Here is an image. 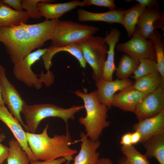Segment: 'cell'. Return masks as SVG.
Instances as JSON below:
<instances>
[{
  "instance_id": "obj_1",
  "label": "cell",
  "mask_w": 164,
  "mask_h": 164,
  "mask_svg": "<svg viewBox=\"0 0 164 164\" xmlns=\"http://www.w3.org/2000/svg\"><path fill=\"white\" fill-rule=\"evenodd\" d=\"M48 128L47 124L41 133L26 132L29 146L33 154L34 160L46 161L63 157L66 159L67 164H69L77 151L70 147L72 143L67 127L66 135H55L53 137L48 135Z\"/></svg>"
},
{
  "instance_id": "obj_2",
  "label": "cell",
  "mask_w": 164,
  "mask_h": 164,
  "mask_svg": "<svg viewBox=\"0 0 164 164\" xmlns=\"http://www.w3.org/2000/svg\"><path fill=\"white\" fill-rule=\"evenodd\" d=\"M74 93L83 99L86 110V116L79 118V123L84 126L89 138L94 141L99 140L104 130L110 124L107 120L108 108L100 101L96 91L88 94L80 90Z\"/></svg>"
},
{
  "instance_id": "obj_3",
  "label": "cell",
  "mask_w": 164,
  "mask_h": 164,
  "mask_svg": "<svg viewBox=\"0 0 164 164\" xmlns=\"http://www.w3.org/2000/svg\"><path fill=\"white\" fill-rule=\"evenodd\" d=\"M84 108L83 105H74L65 108L51 104L29 105L26 103L21 111L26 122L24 128L27 132L36 133L41 121L50 117L61 118L68 127V120L74 119L75 114Z\"/></svg>"
},
{
  "instance_id": "obj_4",
  "label": "cell",
  "mask_w": 164,
  "mask_h": 164,
  "mask_svg": "<svg viewBox=\"0 0 164 164\" xmlns=\"http://www.w3.org/2000/svg\"><path fill=\"white\" fill-rule=\"evenodd\" d=\"M0 42L13 64L23 59L33 50L38 49L29 33L21 25L0 27Z\"/></svg>"
},
{
  "instance_id": "obj_5",
  "label": "cell",
  "mask_w": 164,
  "mask_h": 164,
  "mask_svg": "<svg viewBox=\"0 0 164 164\" xmlns=\"http://www.w3.org/2000/svg\"><path fill=\"white\" fill-rule=\"evenodd\" d=\"M98 27L69 20H59L51 40V45L62 47L80 43L93 36Z\"/></svg>"
},
{
  "instance_id": "obj_6",
  "label": "cell",
  "mask_w": 164,
  "mask_h": 164,
  "mask_svg": "<svg viewBox=\"0 0 164 164\" xmlns=\"http://www.w3.org/2000/svg\"><path fill=\"white\" fill-rule=\"evenodd\" d=\"M82 50L84 58L93 69L95 80L101 79L108 51L104 38L91 36L78 43Z\"/></svg>"
},
{
  "instance_id": "obj_7",
  "label": "cell",
  "mask_w": 164,
  "mask_h": 164,
  "mask_svg": "<svg viewBox=\"0 0 164 164\" xmlns=\"http://www.w3.org/2000/svg\"><path fill=\"white\" fill-rule=\"evenodd\" d=\"M47 48L39 49L29 53L23 59L14 64L13 73L15 78L23 83L28 87L40 89L46 82V74H43L40 77H38L32 70V65L46 52Z\"/></svg>"
},
{
  "instance_id": "obj_8",
  "label": "cell",
  "mask_w": 164,
  "mask_h": 164,
  "mask_svg": "<svg viewBox=\"0 0 164 164\" xmlns=\"http://www.w3.org/2000/svg\"><path fill=\"white\" fill-rule=\"evenodd\" d=\"M0 90L4 104L7 106L10 112L25 128L20 114L23 106L26 103L13 85L9 81L4 67L0 65Z\"/></svg>"
},
{
  "instance_id": "obj_9",
  "label": "cell",
  "mask_w": 164,
  "mask_h": 164,
  "mask_svg": "<svg viewBox=\"0 0 164 164\" xmlns=\"http://www.w3.org/2000/svg\"><path fill=\"white\" fill-rule=\"evenodd\" d=\"M115 47L119 52L128 55L138 60L141 59L155 60L152 41L142 37L136 28L130 39L126 42L117 44Z\"/></svg>"
},
{
  "instance_id": "obj_10",
  "label": "cell",
  "mask_w": 164,
  "mask_h": 164,
  "mask_svg": "<svg viewBox=\"0 0 164 164\" xmlns=\"http://www.w3.org/2000/svg\"><path fill=\"white\" fill-rule=\"evenodd\" d=\"M164 110V85L147 95L134 112L139 121L154 116Z\"/></svg>"
},
{
  "instance_id": "obj_11",
  "label": "cell",
  "mask_w": 164,
  "mask_h": 164,
  "mask_svg": "<svg viewBox=\"0 0 164 164\" xmlns=\"http://www.w3.org/2000/svg\"><path fill=\"white\" fill-rule=\"evenodd\" d=\"M136 29L145 39H148L150 35L157 29H161L164 32V13L158 9L145 8L138 19Z\"/></svg>"
},
{
  "instance_id": "obj_12",
  "label": "cell",
  "mask_w": 164,
  "mask_h": 164,
  "mask_svg": "<svg viewBox=\"0 0 164 164\" xmlns=\"http://www.w3.org/2000/svg\"><path fill=\"white\" fill-rule=\"evenodd\" d=\"M134 82L129 78L118 79L111 81H107L101 79L95 80L98 97L100 101L108 108L112 107L113 96L115 93L126 87L132 85Z\"/></svg>"
},
{
  "instance_id": "obj_13",
  "label": "cell",
  "mask_w": 164,
  "mask_h": 164,
  "mask_svg": "<svg viewBox=\"0 0 164 164\" xmlns=\"http://www.w3.org/2000/svg\"><path fill=\"white\" fill-rule=\"evenodd\" d=\"M0 120L3 122L10 129L22 149L27 154L30 161L34 160L33 154L28 144L26 132L24 130L21 124L15 118L5 105L0 104Z\"/></svg>"
},
{
  "instance_id": "obj_14",
  "label": "cell",
  "mask_w": 164,
  "mask_h": 164,
  "mask_svg": "<svg viewBox=\"0 0 164 164\" xmlns=\"http://www.w3.org/2000/svg\"><path fill=\"white\" fill-rule=\"evenodd\" d=\"M131 85L114 94L112 106L125 111L134 113L139 104L147 95L133 89Z\"/></svg>"
},
{
  "instance_id": "obj_15",
  "label": "cell",
  "mask_w": 164,
  "mask_h": 164,
  "mask_svg": "<svg viewBox=\"0 0 164 164\" xmlns=\"http://www.w3.org/2000/svg\"><path fill=\"white\" fill-rule=\"evenodd\" d=\"M59 19L46 20L39 23L21 24L29 33L38 48L43 46L47 41L51 40Z\"/></svg>"
},
{
  "instance_id": "obj_16",
  "label": "cell",
  "mask_w": 164,
  "mask_h": 164,
  "mask_svg": "<svg viewBox=\"0 0 164 164\" xmlns=\"http://www.w3.org/2000/svg\"><path fill=\"white\" fill-rule=\"evenodd\" d=\"M133 128L140 134L141 143L151 137L164 133V110L154 116L139 121Z\"/></svg>"
},
{
  "instance_id": "obj_17",
  "label": "cell",
  "mask_w": 164,
  "mask_h": 164,
  "mask_svg": "<svg viewBox=\"0 0 164 164\" xmlns=\"http://www.w3.org/2000/svg\"><path fill=\"white\" fill-rule=\"evenodd\" d=\"M37 6L41 16L45 17L46 20L59 19L66 13L77 7L85 6L83 1L78 0L58 3L39 2Z\"/></svg>"
},
{
  "instance_id": "obj_18",
  "label": "cell",
  "mask_w": 164,
  "mask_h": 164,
  "mask_svg": "<svg viewBox=\"0 0 164 164\" xmlns=\"http://www.w3.org/2000/svg\"><path fill=\"white\" fill-rule=\"evenodd\" d=\"M80 136V149L73 164H96L99 159L100 153L97 150L100 146V142L91 140L83 132Z\"/></svg>"
},
{
  "instance_id": "obj_19",
  "label": "cell",
  "mask_w": 164,
  "mask_h": 164,
  "mask_svg": "<svg viewBox=\"0 0 164 164\" xmlns=\"http://www.w3.org/2000/svg\"><path fill=\"white\" fill-rule=\"evenodd\" d=\"M121 35L120 30L114 28L110 30L109 33L106 34V36L104 38L105 42L108 46V49L101 78L104 80L107 81L113 80V74L116 68L114 63V49Z\"/></svg>"
},
{
  "instance_id": "obj_20",
  "label": "cell",
  "mask_w": 164,
  "mask_h": 164,
  "mask_svg": "<svg viewBox=\"0 0 164 164\" xmlns=\"http://www.w3.org/2000/svg\"><path fill=\"white\" fill-rule=\"evenodd\" d=\"M125 11L122 9H115L105 12L96 13L80 9L77 12L78 19L80 21H101L121 24Z\"/></svg>"
},
{
  "instance_id": "obj_21",
  "label": "cell",
  "mask_w": 164,
  "mask_h": 164,
  "mask_svg": "<svg viewBox=\"0 0 164 164\" xmlns=\"http://www.w3.org/2000/svg\"><path fill=\"white\" fill-rule=\"evenodd\" d=\"M61 51L69 53L78 60L82 67H86L87 63L84 58L81 47L78 44H71L62 47L51 45L47 48V51L41 57L45 68L47 71H49L52 65V60L54 55Z\"/></svg>"
},
{
  "instance_id": "obj_22",
  "label": "cell",
  "mask_w": 164,
  "mask_h": 164,
  "mask_svg": "<svg viewBox=\"0 0 164 164\" xmlns=\"http://www.w3.org/2000/svg\"><path fill=\"white\" fill-rule=\"evenodd\" d=\"M30 18L26 11H17L0 1V27L18 26L26 24Z\"/></svg>"
},
{
  "instance_id": "obj_23",
  "label": "cell",
  "mask_w": 164,
  "mask_h": 164,
  "mask_svg": "<svg viewBox=\"0 0 164 164\" xmlns=\"http://www.w3.org/2000/svg\"><path fill=\"white\" fill-rule=\"evenodd\" d=\"M142 144L147 158H155L159 164H164V133L151 137Z\"/></svg>"
},
{
  "instance_id": "obj_24",
  "label": "cell",
  "mask_w": 164,
  "mask_h": 164,
  "mask_svg": "<svg viewBox=\"0 0 164 164\" xmlns=\"http://www.w3.org/2000/svg\"><path fill=\"white\" fill-rule=\"evenodd\" d=\"M162 85H164V82L160 74L157 72L135 80L131 86L133 89L148 95Z\"/></svg>"
},
{
  "instance_id": "obj_25",
  "label": "cell",
  "mask_w": 164,
  "mask_h": 164,
  "mask_svg": "<svg viewBox=\"0 0 164 164\" xmlns=\"http://www.w3.org/2000/svg\"><path fill=\"white\" fill-rule=\"evenodd\" d=\"M145 8L138 3L125 10L121 24L125 27L128 37H131L135 32L138 19Z\"/></svg>"
},
{
  "instance_id": "obj_26",
  "label": "cell",
  "mask_w": 164,
  "mask_h": 164,
  "mask_svg": "<svg viewBox=\"0 0 164 164\" xmlns=\"http://www.w3.org/2000/svg\"><path fill=\"white\" fill-rule=\"evenodd\" d=\"M139 64L138 59L127 54L123 55L115 70V75L117 79L122 80L129 78Z\"/></svg>"
},
{
  "instance_id": "obj_27",
  "label": "cell",
  "mask_w": 164,
  "mask_h": 164,
  "mask_svg": "<svg viewBox=\"0 0 164 164\" xmlns=\"http://www.w3.org/2000/svg\"><path fill=\"white\" fill-rule=\"evenodd\" d=\"M154 44L155 60L158 72L164 82V39L163 36L158 31L155 30L149 36Z\"/></svg>"
},
{
  "instance_id": "obj_28",
  "label": "cell",
  "mask_w": 164,
  "mask_h": 164,
  "mask_svg": "<svg viewBox=\"0 0 164 164\" xmlns=\"http://www.w3.org/2000/svg\"><path fill=\"white\" fill-rule=\"evenodd\" d=\"M9 151L7 159V164H29L30 160L19 142L12 138L9 142Z\"/></svg>"
},
{
  "instance_id": "obj_29",
  "label": "cell",
  "mask_w": 164,
  "mask_h": 164,
  "mask_svg": "<svg viewBox=\"0 0 164 164\" xmlns=\"http://www.w3.org/2000/svg\"><path fill=\"white\" fill-rule=\"evenodd\" d=\"M139 64L131 77L135 80L144 76L158 72L155 60L141 59L139 60Z\"/></svg>"
},
{
  "instance_id": "obj_30",
  "label": "cell",
  "mask_w": 164,
  "mask_h": 164,
  "mask_svg": "<svg viewBox=\"0 0 164 164\" xmlns=\"http://www.w3.org/2000/svg\"><path fill=\"white\" fill-rule=\"evenodd\" d=\"M121 150L129 164H150L148 158L138 152L133 145L122 146Z\"/></svg>"
},
{
  "instance_id": "obj_31",
  "label": "cell",
  "mask_w": 164,
  "mask_h": 164,
  "mask_svg": "<svg viewBox=\"0 0 164 164\" xmlns=\"http://www.w3.org/2000/svg\"><path fill=\"white\" fill-rule=\"evenodd\" d=\"M54 1L52 0H22V7L23 9H25L28 13L30 18L39 19L41 16L37 8V3L39 2L51 3Z\"/></svg>"
},
{
  "instance_id": "obj_32",
  "label": "cell",
  "mask_w": 164,
  "mask_h": 164,
  "mask_svg": "<svg viewBox=\"0 0 164 164\" xmlns=\"http://www.w3.org/2000/svg\"><path fill=\"white\" fill-rule=\"evenodd\" d=\"M85 6L94 5L98 6L108 8L109 10L117 8L114 0H83L82 1Z\"/></svg>"
},
{
  "instance_id": "obj_33",
  "label": "cell",
  "mask_w": 164,
  "mask_h": 164,
  "mask_svg": "<svg viewBox=\"0 0 164 164\" xmlns=\"http://www.w3.org/2000/svg\"><path fill=\"white\" fill-rule=\"evenodd\" d=\"M142 6L147 9H159V6L158 1L156 0H136Z\"/></svg>"
},
{
  "instance_id": "obj_34",
  "label": "cell",
  "mask_w": 164,
  "mask_h": 164,
  "mask_svg": "<svg viewBox=\"0 0 164 164\" xmlns=\"http://www.w3.org/2000/svg\"><path fill=\"white\" fill-rule=\"evenodd\" d=\"M0 1L2 3L12 7L16 11H23L21 0H0Z\"/></svg>"
},
{
  "instance_id": "obj_35",
  "label": "cell",
  "mask_w": 164,
  "mask_h": 164,
  "mask_svg": "<svg viewBox=\"0 0 164 164\" xmlns=\"http://www.w3.org/2000/svg\"><path fill=\"white\" fill-rule=\"evenodd\" d=\"M67 162L66 159L62 157L56 159L40 162L38 160H33L30 161V164H63Z\"/></svg>"
},
{
  "instance_id": "obj_36",
  "label": "cell",
  "mask_w": 164,
  "mask_h": 164,
  "mask_svg": "<svg viewBox=\"0 0 164 164\" xmlns=\"http://www.w3.org/2000/svg\"><path fill=\"white\" fill-rule=\"evenodd\" d=\"M9 148L0 143V164H3L4 161L7 159Z\"/></svg>"
},
{
  "instance_id": "obj_37",
  "label": "cell",
  "mask_w": 164,
  "mask_h": 164,
  "mask_svg": "<svg viewBox=\"0 0 164 164\" xmlns=\"http://www.w3.org/2000/svg\"><path fill=\"white\" fill-rule=\"evenodd\" d=\"M131 132L126 133L121 137L120 143L122 146H128L132 145L131 142Z\"/></svg>"
},
{
  "instance_id": "obj_38",
  "label": "cell",
  "mask_w": 164,
  "mask_h": 164,
  "mask_svg": "<svg viewBox=\"0 0 164 164\" xmlns=\"http://www.w3.org/2000/svg\"><path fill=\"white\" fill-rule=\"evenodd\" d=\"M141 135L139 132L137 131H134L131 133V139L132 145H134L140 142L141 140Z\"/></svg>"
},
{
  "instance_id": "obj_39",
  "label": "cell",
  "mask_w": 164,
  "mask_h": 164,
  "mask_svg": "<svg viewBox=\"0 0 164 164\" xmlns=\"http://www.w3.org/2000/svg\"><path fill=\"white\" fill-rule=\"evenodd\" d=\"M96 164H113V162L109 158H103L99 159Z\"/></svg>"
},
{
  "instance_id": "obj_40",
  "label": "cell",
  "mask_w": 164,
  "mask_h": 164,
  "mask_svg": "<svg viewBox=\"0 0 164 164\" xmlns=\"http://www.w3.org/2000/svg\"><path fill=\"white\" fill-rule=\"evenodd\" d=\"M117 164H129L126 157L124 156L120 158L118 161Z\"/></svg>"
},
{
  "instance_id": "obj_41",
  "label": "cell",
  "mask_w": 164,
  "mask_h": 164,
  "mask_svg": "<svg viewBox=\"0 0 164 164\" xmlns=\"http://www.w3.org/2000/svg\"><path fill=\"white\" fill-rule=\"evenodd\" d=\"M6 138V135L5 134L2 133L0 134V143L3 141Z\"/></svg>"
},
{
  "instance_id": "obj_42",
  "label": "cell",
  "mask_w": 164,
  "mask_h": 164,
  "mask_svg": "<svg viewBox=\"0 0 164 164\" xmlns=\"http://www.w3.org/2000/svg\"><path fill=\"white\" fill-rule=\"evenodd\" d=\"M0 104L1 105H4V104L3 102V101H2V98L0 90Z\"/></svg>"
}]
</instances>
